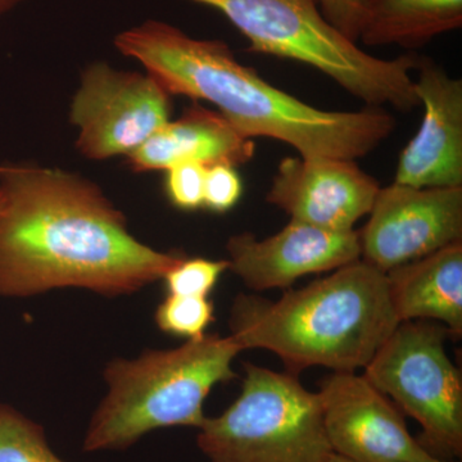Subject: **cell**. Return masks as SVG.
Wrapping results in <instances>:
<instances>
[{
    "mask_svg": "<svg viewBox=\"0 0 462 462\" xmlns=\"http://www.w3.org/2000/svg\"><path fill=\"white\" fill-rule=\"evenodd\" d=\"M0 297L65 288L126 296L162 281L185 257L136 239L123 212L79 173L0 165Z\"/></svg>",
    "mask_w": 462,
    "mask_h": 462,
    "instance_id": "6da1fadb",
    "label": "cell"
},
{
    "mask_svg": "<svg viewBox=\"0 0 462 462\" xmlns=\"http://www.w3.org/2000/svg\"><path fill=\"white\" fill-rule=\"evenodd\" d=\"M171 96L206 100L248 139H275L302 157L358 160L372 153L396 127L383 108L322 111L263 80L239 63L226 42L196 39L178 27L148 20L115 38Z\"/></svg>",
    "mask_w": 462,
    "mask_h": 462,
    "instance_id": "7a4b0ae2",
    "label": "cell"
},
{
    "mask_svg": "<svg viewBox=\"0 0 462 462\" xmlns=\"http://www.w3.org/2000/svg\"><path fill=\"white\" fill-rule=\"evenodd\" d=\"M229 324L242 351L273 352L298 375L312 366L365 369L400 320L387 273L358 260L306 287L287 289L278 300L239 294Z\"/></svg>",
    "mask_w": 462,
    "mask_h": 462,
    "instance_id": "3957f363",
    "label": "cell"
},
{
    "mask_svg": "<svg viewBox=\"0 0 462 462\" xmlns=\"http://www.w3.org/2000/svg\"><path fill=\"white\" fill-rule=\"evenodd\" d=\"M242 348L233 337L205 334L171 349H148L105 369L108 392L90 419L84 451L125 449L151 431L202 427L203 404L218 383L236 378Z\"/></svg>",
    "mask_w": 462,
    "mask_h": 462,
    "instance_id": "277c9868",
    "label": "cell"
},
{
    "mask_svg": "<svg viewBox=\"0 0 462 462\" xmlns=\"http://www.w3.org/2000/svg\"><path fill=\"white\" fill-rule=\"evenodd\" d=\"M215 9L249 42V51L305 63L336 81L367 107H419L415 80L420 57H374L322 14L316 0H188Z\"/></svg>",
    "mask_w": 462,
    "mask_h": 462,
    "instance_id": "5b68a950",
    "label": "cell"
},
{
    "mask_svg": "<svg viewBox=\"0 0 462 462\" xmlns=\"http://www.w3.org/2000/svg\"><path fill=\"white\" fill-rule=\"evenodd\" d=\"M242 392L217 418H206L197 445L211 462H327L320 396L296 374L245 365Z\"/></svg>",
    "mask_w": 462,
    "mask_h": 462,
    "instance_id": "8992f818",
    "label": "cell"
},
{
    "mask_svg": "<svg viewBox=\"0 0 462 462\" xmlns=\"http://www.w3.org/2000/svg\"><path fill=\"white\" fill-rule=\"evenodd\" d=\"M447 334L424 320L400 322L364 375L420 424L422 448L455 460L462 455V378L447 355Z\"/></svg>",
    "mask_w": 462,
    "mask_h": 462,
    "instance_id": "52a82bcc",
    "label": "cell"
},
{
    "mask_svg": "<svg viewBox=\"0 0 462 462\" xmlns=\"http://www.w3.org/2000/svg\"><path fill=\"white\" fill-rule=\"evenodd\" d=\"M171 94L151 75L94 62L83 72L69 120L76 148L90 160L129 156L171 117Z\"/></svg>",
    "mask_w": 462,
    "mask_h": 462,
    "instance_id": "ba28073f",
    "label": "cell"
},
{
    "mask_svg": "<svg viewBox=\"0 0 462 462\" xmlns=\"http://www.w3.org/2000/svg\"><path fill=\"white\" fill-rule=\"evenodd\" d=\"M358 231L361 260L383 273L462 242V187L380 188Z\"/></svg>",
    "mask_w": 462,
    "mask_h": 462,
    "instance_id": "9c48e42d",
    "label": "cell"
},
{
    "mask_svg": "<svg viewBox=\"0 0 462 462\" xmlns=\"http://www.w3.org/2000/svg\"><path fill=\"white\" fill-rule=\"evenodd\" d=\"M325 433L334 454L354 462H434L403 413L366 376L334 372L321 380Z\"/></svg>",
    "mask_w": 462,
    "mask_h": 462,
    "instance_id": "30bf717a",
    "label": "cell"
},
{
    "mask_svg": "<svg viewBox=\"0 0 462 462\" xmlns=\"http://www.w3.org/2000/svg\"><path fill=\"white\" fill-rule=\"evenodd\" d=\"M380 188L354 160L287 157L273 176L266 200L298 223L349 231L370 214Z\"/></svg>",
    "mask_w": 462,
    "mask_h": 462,
    "instance_id": "8fae6325",
    "label": "cell"
},
{
    "mask_svg": "<svg viewBox=\"0 0 462 462\" xmlns=\"http://www.w3.org/2000/svg\"><path fill=\"white\" fill-rule=\"evenodd\" d=\"M226 251L229 270L257 291L289 289L303 276L361 260L357 230H327L293 220L266 239L251 233L230 236Z\"/></svg>",
    "mask_w": 462,
    "mask_h": 462,
    "instance_id": "7c38bea8",
    "label": "cell"
},
{
    "mask_svg": "<svg viewBox=\"0 0 462 462\" xmlns=\"http://www.w3.org/2000/svg\"><path fill=\"white\" fill-rule=\"evenodd\" d=\"M415 91L420 129L401 152L394 182L413 188L462 187V81L420 57Z\"/></svg>",
    "mask_w": 462,
    "mask_h": 462,
    "instance_id": "4fadbf2b",
    "label": "cell"
},
{
    "mask_svg": "<svg viewBox=\"0 0 462 462\" xmlns=\"http://www.w3.org/2000/svg\"><path fill=\"white\" fill-rule=\"evenodd\" d=\"M256 153L254 139L236 132L217 111L194 102L127 156L133 171L169 170L179 163L206 167L245 165Z\"/></svg>",
    "mask_w": 462,
    "mask_h": 462,
    "instance_id": "5bb4252c",
    "label": "cell"
},
{
    "mask_svg": "<svg viewBox=\"0 0 462 462\" xmlns=\"http://www.w3.org/2000/svg\"><path fill=\"white\" fill-rule=\"evenodd\" d=\"M385 273L389 300L400 322L438 320L455 338H460L462 242Z\"/></svg>",
    "mask_w": 462,
    "mask_h": 462,
    "instance_id": "9a60e30c",
    "label": "cell"
},
{
    "mask_svg": "<svg viewBox=\"0 0 462 462\" xmlns=\"http://www.w3.org/2000/svg\"><path fill=\"white\" fill-rule=\"evenodd\" d=\"M462 26V0H365L358 41L419 50Z\"/></svg>",
    "mask_w": 462,
    "mask_h": 462,
    "instance_id": "2e32d148",
    "label": "cell"
},
{
    "mask_svg": "<svg viewBox=\"0 0 462 462\" xmlns=\"http://www.w3.org/2000/svg\"><path fill=\"white\" fill-rule=\"evenodd\" d=\"M0 462H66L58 457L38 422L0 403Z\"/></svg>",
    "mask_w": 462,
    "mask_h": 462,
    "instance_id": "e0dca14e",
    "label": "cell"
},
{
    "mask_svg": "<svg viewBox=\"0 0 462 462\" xmlns=\"http://www.w3.org/2000/svg\"><path fill=\"white\" fill-rule=\"evenodd\" d=\"M214 303L207 297L167 294L157 307L154 320L160 330L188 340L202 338L215 320Z\"/></svg>",
    "mask_w": 462,
    "mask_h": 462,
    "instance_id": "ac0fdd59",
    "label": "cell"
},
{
    "mask_svg": "<svg viewBox=\"0 0 462 462\" xmlns=\"http://www.w3.org/2000/svg\"><path fill=\"white\" fill-rule=\"evenodd\" d=\"M226 270H229L227 260L184 257L166 273L162 281L165 282L167 294L208 297Z\"/></svg>",
    "mask_w": 462,
    "mask_h": 462,
    "instance_id": "d6986e66",
    "label": "cell"
},
{
    "mask_svg": "<svg viewBox=\"0 0 462 462\" xmlns=\"http://www.w3.org/2000/svg\"><path fill=\"white\" fill-rule=\"evenodd\" d=\"M167 199L184 211L203 207L207 167L199 163H179L166 170Z\"/></svg>",
    "mask_w": 462,
    "mask_h": 462,
    "instance_id": "ffe728a7",
    "label": "cell"
},
{
    "mask_svg": "<svg viewBox=\"0 0 462 462\" xmlns=\"http://www.w3.org/2000/svg\"><path fill=\"white\" fill-rule=\"evenodd\" d=\"M242 193L243 184L236 167H207L203 207L223 214L238 203Z\"/></svg>",
    "mask_w": 462,
    "mask_h": 462,
    "instance_id": "44dd1931",
    "label": "cell"
},
{
    "mask_svg": "<svg viewBox=\"0 0 462 462\" xmlns=\"http://www.w3.org/2000/svg\"><path fill=\"white\" fill-rule=\"evenodd\" d=\"M325 18L349 41L357 42L365 0H316Z\"/></svg>",
    "mask_w": 462,
    "mask_h": 462,
    "instance_id": "7402d4cb",
    "label": "cell"
},
{
    "mask_svg": "<svg viewBox=\"0 0 462 462\" xmlns=\"http://www.w3.org/2000/svg\"><path fill=\"white\" fill-rule=\"evenodd\" d=\"M23 2H25V0H0V16L16 8L17 5H20L21 3Z\"/></svg>",
    "mask_w": 462,
    "mask_h": 462,
    "instance_id": "603a6c76",
    "label": "cell"
},
{
    "mask_svg": "<svg viewBox=\"0 0 462 462\" xmlns=\"http://www.w3.org/2000/svg\"><path fill=\"white\" fill-rule=\"evenodd\" d=\"M327 462H354L351 460H348V458L343 457V456H339L337 454H331L329 456V458H328Z\"/></svg>",
    "mask_w": 462,
    "mask_h": 462,
    "instance_id": "cb8c5ba5",
    "label": "cell"
},
{
    "mask_svg": "<svg viewBox=\"0 0 462 462\" xmlns=\"http://www.w3.org/2000/svg\"><path fill=\"white\" fill-rule=\"evenodd\" d=\"M2 206H3V193H2V189H0V209H2Z\"/></svg>",
    "mask_w": 462,
    "mask_h": 462,
    "instance_id": "d4e9b609",
    "label": "cell"
},
{
    "mask_svg": "<svg viewBox=\"0 0 462 462\" xmlns=\"http://www.w3.org/2000/svg\"><path fill=\"white\" fill-rule=\"evenodd\" d=\"M434 462H456V461H454V460H440V458H438V460H436Z\"/></svg>",
    "mask_w": 462,
    "mask_h": 462,
    "instance_id": "484cf974",
    "label": "cell"
}]
</instances>
